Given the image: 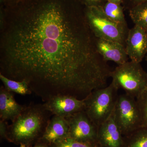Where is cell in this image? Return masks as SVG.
Listing matches in <instances>:
<instances>
[{"mask_svg":"<svg viewBox=\"0 0 147 147\" xmlns=\"http://www.w3.org/2000/svg\"><path fill=\"white\" fill-rule=\"evenodd\" d=\"M105 15L111 20L118 23H127L121 4L107 1L101 7Z\"/></svg>","mask_w":147,"mask_h":147,"instance_id":"obj_16","label":"cell"},{"mask_svg":"<svg viewBox=\"0 0 147 147\" xmlns=\"http://www.w3.org/2000/svg\"><path fill=\"white\" fill-rule=\"evenodd\" d=\"M107 1L110 2L115 3L119 4H122L123 0H106Z\"/></svg>","mask_w":147,"mask_h":147,"instance_id":"obj_25","label":"cell"},{"mask_svg":"<svg viewBox=\"0 0 147 147\" xmlns=\"http://www.w3.org/2000/svg\"><path fill=\"white\" fill-rule=\"evenodd\" d=\"M28 147L26 145L24 144H21L20 145V147Z\"/></svg>","mask_w":147,"mask_h":147,"instance_id":"obj_26","label":"cell"},{"mask_svg":"<svg viewBox=\"0 0 147 147\" xmlns=\"http://www.w3.org/2000/svg\"><path fill=\"white\" fill-rule=\"evenodd\" d=\"M146 61H147V54L146 55Z\"/></svg>","mask_w":147,"mask_h":147,"instance_id":"obj_27","label":"cell"},{"mask_svg":"<svg viewBox=\"0 0 147 147\" xmlns=\"http://www.w3.org/2000/svg\"><path fill=\"white\" fill-rule=\"evenodd\" d=\"M26 105L18 104L13 93L2 86L0 88V119L14 121L22 113Z\"/></svg>","mask_w":147,"mask_h":147,"instance_id":"obj_13","label":"cell"},{"mask_svg":"<svg viewBox=\"0 0 147 147\" xmlns=\"http://www.w3.org/2000/svg\"><path fill=\"white\" fill-rule=\"evenodd\" d=\"M125 48L131 61L140 63L147 54L146 30L136 25L129 29Z\"/></svg>","mask_w":147,"mask_h":147,"instance_id":"obj_9","label":"cell"},{"mask_svg":"<svg viewBox=\"0 0 147 147\" xmlns=\"http://www.w3.org/2000/svg\"><path fill=\"white\" fill-rule=\"evenodd\" d=\"M113 83L95 90L84 98V111L98 127L113 113L118 95Z\"/></svg>","mask_w":147,"mask_h":147,"instance_id":"obj_4","label":"cell"},{"mask_svg":"<svg viewBox=\"0 0 147 147\" xmlns=\"http://www.w3.org/2000/svg\"><path fill=\"white\" fill-rule=\"evenodd\" d=\"M136 99L141 115L142 127H147V88Z\"/></svg>","mask_w":147,"mask_h":147,"instance_id":"obj_18","label":"cell"},{"mask_svg":"<svg viewBox=\"0 0 147 147\" xmlns=\"http://www.w3.org/2000/svg\"><path fill=\"white\" fill-rule=\"evenodd\" d=\"M114 114L122 134L127 135L142 127L141 115L135 98L125 93L118 95Z\"/></svg>","mask_w":147,"mask_h":147,"instance_id":"obj_6","label":"cell"},{"mask_svg":"<svg viewBox=\"0 0 147 147\" xmlns=\"http://www.w3.org/2000/svg\"><path fill=\"white\" fill-rule=\"evenodd\" d=\"M147 1V0H123L122 5L124 10L129 11L134 6Z\"/></svg>","mask_w":147,"mask_h":147,"instance_id":"obj_21","label":"cell"},{"mask_svg":"<svg viewBox=\"0 0 147 147\" xmlns=\"http://www.w3.org/2000/svg\"><path fill=\"white\" fill-rule=\"evenodd\" d=\"M84 13L90 28L96 38L117 41L125 46L129 30L127 23L111 20L101 7L84 6Z\"/></svg>","mask_w":147,"mask_h":147,"instance_id":"obj_3","label":"cell"},{"mask_svg":"<svg viewBox=\"0 0 147 147\" xmlns=\"http://www.w3.org/2000/svg\"><path fill=\"white\" fill-rule=\"evenodd\" d=\"M0 11V73L26 82L45 102L106 86L113 70L80 0H25Z\"/></svg>","mask_w":147,"mask_h":147,"instance_id":"obj_1","label":"cell"},{"mask_svg":"<svg viewBox=\"0 0 147 147\" xmlns=\"http://www.w3.org/2000/svg\"><path fill=\"white\" fill-rule=\"evenodd\" d=\"M51 146L52 147H100L97 143L79 142L69 137L66 138Z\"/></svg>","mask_w":147,"mask_h":147,"instance_id":"obj_19","label":"cell"},{"mask_svg":"<svg viewBox=\"0 0 147 147\" xmlns=\"http://www.w3.org/2000/svg\"><path fill=\"white\" fill-rule=\"evenodd\" d=\"M98 52L105 61H113L118 65L128 61L125 46L113 40L96 38Z\"/></svg>","mask_w":147,"mask_h":147,"instance_id":"obj_11","label":"cell"},{"mask_svg":"<svg viewBox=\"0 0 147 147\" xmlns=\"http://www.w3.org/2000/svg\"><path fill=\"white\" fill-rule=\"evenodd\" d=\"M52 114L43 104L30 103L9 125L7 141L30 147L42 137Z\"/></svg>","mask_w":147,"mask_h":147,"instance_id":"obj_2","label":"cell"},{"mask_svg":"<svg viewBox=\"0 0 147 147\" xmlns=\"http://www.w3.org/2000/svg\"><path fill=\"white\" fill-rule=\"evenodd\" d=\"M66 119L69 126V138L79 142L97 143L98 127L84 110Z\"/></svg>","mask_w":147,"mask_h":147,"instance_id":"obj_7","label":"cell"},{"mask_svg":"<svg viewBox=\"0 0 147 147\" xmlns=\"http://www.w3.org/2000/svg\"><path fill=\"white\" fill-rule=\"evenodd\" d=\"M0 79L5 88L11 92L22 95H30L32 93L28 84L25 81H17L9 79L1 73Z\"/></svg>","mask_w":147,"mask_h":147,"instance_id":"obj_14","label":"cell"},{"mask_svg":"<svg viewBox=\"0 0 147 147\" xmlns=\"http://www.w3.org/2000/svg\"><path fill=\"white\" fill-rule=\"evenodd\" d=\"M8 126L6 121L2 120H0V136L1 139L7 140Z\"/></svg>","mask_w":147,"mask_h":147,"instance_id":"obj_22","label":"cell"},{"mask_svg":"<svg viewBox=\"0 0 147 147\" xmlns=\"http://www.w3.org/2000/svg\"><path fill=\"white\" fill-rule=\"evenodd\" d=\"M30 147H52L50 145L43 142L42 141L39 140L38 142H36L34 145Z\"/></svg>","mask_w":147,"mask_h":147,"instance_id":"obj_24","label":"cell"},{"mask_svg":"<svg viewBox=\"0 0 147 147\" xmlns=\"http://www.w3.org/2000/svg\"><path fill=\"white\" fill-rule=\"evenodd\" d=\"M25 0H1V5L4 7L12 6Z\"/></svg>","mask_w":147,"mask_h":147,"instance_id":"obj_23","label":"cell"},{"mask_svg":"<svg viewBox=\"0 0 147 147\" xmlns=\"http://www.w3.org/2000/svg\"><path fill=\"white\" fill-rule=\"evenodd\" d=\"M128 134L125 147H147V127H140Z\"/></svg>","mask_w":147,"mask_h":147,"instance_id":"obj_17","label":"cell"},{"mask_svg":"<svg viewBox=\"0 0 147 147\" xmlns=\"http://www.w3.org/2000/svg\"><path fill=\"white\" fill-rule=\"evenodd\" d=\"M85 7H102L106 0H80Z\"/></svg>","mask_w":147,"mask_h":147,"instance_id":"obj_20","label":"cell"},{"mask_svg":"<svg viewBox=\"0 0 147 147\" xmlns=\"http://www.w3.org/2000/svg\"><path fill=\"white\" fill-rule=\"evenodd\" d=\"M45 108L53 115L67 118L84 110V99L69 95H59L48 99L44 103Z\"/></svg>","mask_w":147,"mask_h":147,"instance_id":"obj_8","label":"cell"},{"mask_svg":"<svg viewBox=\"0 0 147 147\" xmlns=\"http://www.w3.org/2000/svg\"><path fill=\"white\" fill-rule=\"evenodd\" d=\"M146 31L147 34V29H146Z\"/></svg>","mask_w":147,"mask_h":147,"instance_id":"obj_28","label":"cell"},{"mask_svg":"<svg viewBox=\"0 0 147 147\" xmlns=\"http://www.w3.org/2000/svg\"><path fill=\"white\" fill-rule=\"evenodd\" d=\"M112 83L118 90L137 98L147 88V73L139 63L130 61L118 65L112 71Z\"/></svg>","mask_w":147,"mask_h":147,"instance_id":"obj_5","label":"cell"},{"mask_svg":"<svg viewBox=\"0 0 147 147\" xmlns=\"http://www.w3.org/2000/svg\"><path fill=\"white\" fill-rule=\"evenodd\" d=\"M129 15L136 26L147 29V1L134 6L129 10Z\"/></svg>","mask_w":147,"mask_h":147,"instance_id":"obj_15","label":"cell"},{"mask_svg":"<svg viewBox=\"0 0 147 147\" xmlns=\"http://www.w3.org/2000/svg\"><path fill=\"white\" fill-rule=\"evenodd\" d=\"M121 131L116 123L114 110L107 120L98 127L97 143L102 147H123Z\"/></svg>","mask_w":147,"mask_h":147,"instance_id":"obj_10","label":"cell"},{"mask_svg":"<svg viewBox=\"0 0 147 147\" xmlns=\"http://www.w3.org/2000/svg\"><path fill=\"white\" fill-rule=\"evenodd\" d=\"M68 137L69 126L67 120L62 117L53 115L40 140L51 146Z\"/></svg>","mask_w":147,"mask_h":147,"instance_id":"obj_12","label":"cell"}]
</instances>
